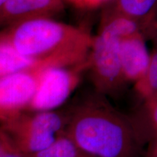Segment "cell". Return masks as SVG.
<instances>
[{"label":"cell","mask_w":157,"mask_h":157,"mask_svg":"<svg viewBox=\"0 0 157 157\" xmlns=\"http://www.w3.org/2000/svg\"><path fill=\"white\" fill-rule=\"evenodd\" d=\"M123 38L109 25L102 23L88 58V67L96 92L110 95L120 90L126 80L121 69L119 48Z\"/></svg>","instance_id":"3"},{"label":"cell","mask_w":157,"mask_h":157,"mask_svg":"<svg viewBox=\"0 0 157 157\" xmlns=\"http://www.w3.org/2000/svg\"><path fill=\"white\" fill-rule=\"evenodd\" d=\"M36 68H48L42 62L21 54L0 35V76Z\"/></svg>","instance_id":"9"},{"label":"cell","mask_w":157,"mask_h":157,"mask_svg":"<svg viewBox=\"0 0 157 157\" xmlns=\"http://www.w3.org/2000/svg\"><path fill=\"white\" fill-rule=\"evenodd\" d=\"M82 157H83V156H82Z\"/></svg>","instance_id":"21"},{"label":"cell","mask_w":157,"mask_h":157,"mask_svg":"<svg viewBox=\"0 0 157 157\" xmlns=\"http://www.w3.org/2000/svg\"><path fill=\"white\" fill-rule=\"evenodd\" d=\"M119 55L125 80L136 83L146 74L151 58L143 33L121 39Z\"/></svg>","instance_id":"8"},{"label":"cell","mask_w":157,"mask_h":157,"mask_svg":"<svg viewBox=\"0 0 157 157\" xmlns=\"http://www.w3.org/2000/svg\"><path fill=\"white\" fill-rule=\"evenodd\" d=\"M145 123L153 136L157 135V95L144 101Z\"/></svg>","instance_id":"13"},{"label":"cell","mask_w":157,"mask_h":157,"mask_svg":"<svg viewBox=\"0 0 157 157\" xmlns=\"http://www.w3.org/2000/svg\"><path fill=\"white\" fill-rule=\"evenodd\" d=\"M109 1V0H96V7L102 5V4L105 2Z\"/></svg>","instance_id":"19"},{"label":"cell","mask_w":157,"mask_h":157,"mask_svg":"<svg viewBox=\"0 0 157 157\" xmlns=\"http://www.w3.org/2000/svg\"><path fill=\"white\" fill-rule=\"evenodd\" d=\"M5 2H6V0H0V8L2 7V5H4V3H5Z\"/></svg>","instance_id":"20"},{"label":"cell","mask_w":157,"mask_h":157,"mask_svg":"<svg viewBox=\"0 0 157 157\" xmlns=\"http://www.w3.org/2000/svg\"><path fill=\"white\" fill-rule=\"evenodd\" d=\"M0 157H28L26 155L23 154L18 150L14 145L6 150Z\"/></svg>","instance_id":"15"},{"label":"cell","mask_w":157,"mask_h":157,"mask_svg":"<svg viewBox=\"0 0 157 157\" xmlns=\"http://www.w3.org/2000/svg\"><path fill=\"white\" fill-rule=\"evenodd\" d=\"M84 7H96V0H84Z\"/></svg>","instance_id":"18"},{"label":"cell","mask_w":157,"mask_h":157,"mask_svg":"<svg viewBox=\"0 0 157 157\" xmlns=\"http://www.w3.org/2000/svg\"><path fill=\"white\" fill-rule=\"evenodd\" d=\"M67 1L78 7H84V0H67Z\"/></svg>","instance_id":"17"},{"label":"cell","mask_w":157,"mask_h":157,"mask_svg":"<svg viewBox=\"0 0 157 157\" xmlns=\"http://www.w3.org/2000/svg\"><path fill=\"white\" fill-rule=\"evenodd\" d=\"M145 157H157V135H154L151 139Z\"/></svg>","instance_id":"14"},{"label":"cell","mask_w":157,"mask_h":157,"mask_svg":"<svg viewBox=\"0 0 157 157\" xmlns=\"http://www.w3.org/2000/svg\"><path fill=\"white\" fill-rule=\"evenodd\" d=\"M135 89L144 101L157 95V48L151 54L146 74L135 83Z\"/></svg>","instance_id":"12"},{"label":"cell","mask_w":157,"mask_h":157,"mask_svg":"<svg viewBox=\"0 0 157 157\" xmlns=\"http://www.w3.org/2000/svg\"><path fill=\"white\" fill-rule=\"evenodd\" d=\"M157 0H117V11L125 16L130 17L145 28L151 25Z\"/></svg>","instance_id":"10"},{"label":"cell","mask_w":157,"mask_h":157,"mask_svg":"<svg viewBox=\"0 0 157 157\" xmlns=\"http://www.w3.org/2000/svg\"><path fill=\"white\" fill-rule=\"evenodd\" d=\"M10 120L11 141L27 156L50 146L66 124L64 117L52 111H39L31 117L17 115Z\"/></svg>","instance_id":"4"},{"label":"cell","mask_w":157,"mask_h":157,"mask_svg":"<svg viewBox=\"0 0 157 157\" xmlns=\"http://www.w3.org/2000/svg\"><path fill=\"white\" fill-rule=\"evenodd\" d=\"M87 64L71 67H50L43 71L29 108L36 111H52L62 105L79 82L80 71Z\"/></svg>","instance_id":"5"},{"label":"cell","mask_w":157,"mask_h":157,"mask_svg":"<svg viewBox=\"0 0 157 157\" xmlns=\"http://www.w3.org/2000/svg\"><path fill=\"white\" fill-rule=\"evenodd\" d=\"M28 157H82L76 144L68 135H59L50 146Z\"/></svg>","instance_id":"11"},{"label":"cell","mask_w":157,"mask_h":157,"mask_svg":"<svg viewBox=\"0 0 157 157\" xmlns=\"http://www.w3.org/2000/svg\"><path fill=\"white\" fill-rule=\"evenodd\" d=\"M150 132L143 120L121 112L96 92L74 110L67 135L83 157H145Z\"/></svg>","instance_id":"1"},{"label":"cell","mask_w":157,"mask_h":157,"mask_svg":"<svg viewBox=\"0 0 157 157\" xmlns=\"http://www.w3.org/2000/svg\"><path fill=\"white\" fill-rule=\"evenodd\" d=\"M46 68H32L0 76V118L10 120L29 106Z\"/></svg>","instance_id":"6"},{"label":"cell","mask_w":157,"mask_h":157,"mask_svg":"<svg viewBox=\"0 0 157 157\" xmlns=\"http://www.w3.org/2000/svg\"><path fill=\"white\" fill-rule=\"evenodd\" d=\"M13 143L11 140H10L9 139H5V140H3L2 142L0 141V156L6 150H7L10 147L13 146Z\"/></svg>","instance_id":"16"},{"label":"cell","mask_w":157,"mask_h":157,"mask_svg":"<svg viewBox=\"0 0 157 157\" xmlns=\"http://www.w3.org/2000/svg\"><path fill=\"white\" fill-rule=\"evenodd\" d=\"M63 10V0H6L0 8V23L12 27L32 20L51 18Z\"/></svg>","instance_id":"7"},{"label":"cell","mask_w":157,"mask_h":157,"mask_svg":"<svg viewBox=\"0 0 157 157\" xmlns=\"http://www.w3.org/2000/svg\"><path fill=\"white\" fill-rule=\"evenodd\" d=\"M0 35L20 53L48 68L87 64L94 38L85 29L52 18L20 23Z\"/></svg>","instance_id":"2"}]
</instances>
